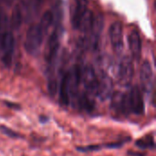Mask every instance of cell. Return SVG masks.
Here are the masks:
<instances>
[{
    "label": "cell",
    "instance_id": "obj_1",
    "mask_svg": "<svg viewBox=\"0 0 156 156\" xmlns=\"http://www.w3.org/2000/svg\"><path fill=\"white\" fill-rule=\"evenodd\" d=\"M54 22V14L51 11L45 12L39 22L32 25L26 35L24 48L30 55H37L44 40V37Z\"/></svg>",
    "mask_w": 156,
    "mask_h": 156
},
{
    "label": "cell",
    "instance_id": "obj_2",
    "mask_svg": "<svg viewBox=\"0 0 156 156\" xmlns=\"http://www.w3.org/2000/svg\"><path fill=\"white\" fill-rule=\"evenodd\" d=\"M61 35H62V27L60 25H57L55 29L51 32L50 36L47 40L44 58L48 67H52L56 60L60 47Z\"/></svg>",
    "mask_w": 156,
    "mask_h": 156
},
{
    "label": "cell",
    "instance_id": "obj_3",
    "mask_svg": "<svg viewBox=\"0 0 156 156\" xmlns=\"http://www.w3.org/2000/svg\"><path fill=\"white\" fill-rule=\"evenodd\" d=\"M126 100L129 113H133L138 116L144 115L145 112V103L143 94V90L138 85L131 88L126 92Z\"/></svg>",
    "mask_w": 156,
    "mask_h": 156
},
{
    "label": "cell",
    "instance_id": "obj_4",
    "mask_svg": "<svg viewBox=\"0 0 156 156\" xmlns=\"http://www.w3.org/2000/svg\"><path fill=\"white\" fill-rule=\"evenodd\" d=\"M83 84L85 89L84 91L91 96H97L98 86H99V77L92 66L87 65L81 69L80 75V84Z\"/></svg>",
    "mask_w": 156,
    "mask_h": 156
},
{
    "label": "cell",
    "instance_id": "obj_5",
    "mask_svg": "<svg viewBox=\"0 0 156 156\" xmlns=\"http://www.w3.org/2000/svg\"><path fill=\"white\" fill-rule=\"evenodd\" d=\"M140 80L141 90L147 95H150L154 91V70L151 63L148 60H144L140 69Z\"/></svg>",
    "mask_w": 156,
    "mask_h": 156
},
{
    "label": "cell",
    "instance_id": "obj_6",
    "mask_svg": "<svg viewBox=\"0 0 156 156\" xmlns=\"http://www.w3.org/2000/svg\"><path fill=\"white\" fill-rule=\"evenodd\" d=\"M133 73L134 69L133 60L129 57H124L121 60L118 69V80L121 85L125 87L129 86L133 79Z\"/></svg>",
    "mask_w": 156,
    "mask_h": 156
},
{
    "label": "cell",
    "instance_id": "obj_7",
    "mask_svg": "<svg viewBox=\"0 0 156 156\" xmlns=\"http://www.w3.org/2000/svg\"><path fill=\"white\" fill-rule=\"evenodd\" d=\"M109 35L112 48L116 53H121L123 49V32L122 26L119 21H116L111 25Z\"/></svg>",
    "mask_w": 156,
    "mask_h": 156
},
{
    "label": "cell",
    "instance_id": "obj_8",
    "mask_svg": "<svg viewBox=\"0 0 156 156\" xmlns=\"http://www.w3.org/2000/svg\"><path fill=\"white\" fill-rule=\"evenodd\" d=\"M89 10L87 0H75L71 7V23L74 29H77L79 22Z\"/></svg>",
    "mask_w": 156,
    "mask_h": 156
},
{
    "label": "cell",
    "instance_id": "obj_9",
    "mask_svg": "<svg viewBox=\"0 0 156 156\" xmlns=\"http://www.w3.org/2000/svg\"><path fill=\"white\" fill-rule=\"evenodd\" d=\"M76 101V106L80 110L87 112H92L95 109V100L93 96L86 91L79 92L72 102Z\"/></svg>",
    "mask_w": 156,
    "mask_h": 156
},
{
    "label": "cell",
    "instance_id": "obj_10",
    "mask_svg": "<svg viewBox=\"0 0 156 156\" xmlns=\"http://www.w3.org/2000/svg\"><path fill=\"white\" fill-rule=\"evenodd\" d=\"M128 42L133 58L136 60H139L142 56V39L140 33L136 29H133L130 33Z\"/></svg>",
    "mask_w": 156,
    "mask_h": 156
},
{
    "label": "cell",
    "instance_id": "obj_11",
    "mask_svg": "<svg viewBox=\"0 0 156 156\" xmlns=\"http://www.w3.org/2000/svg\"><path fill=\"white\" fill-rule=\"evenodd\" d=\"M112 81L108 76H102L99 78V86H98V92L97 97L100 98L101 101L107 100L112 95Z\"/></svg>",
    "mask_w": 156,
    "mask_h": 156
},
{
    "label": "cell",
    "instance_id": "obj_12",
    "mask_svg": "<svg viewBox=\"0 0 156 156\" xmlns=\"http://www.w3.org/2000/svg\"><path fill=\"white\" fill-rule=\"evenodd\" d=\"M58 102L63 107H68L70 104V97H69V89L67 73L65 72L61 78L59 88H58Z\"/></svg>",
    "mask_w": 156,
    "mask_h": 156
},
{
    "label": "cell",
    "instance_id": "obj_13",
    "mask_svg": "<svg viewBox=\"0 0 156 156\" xmlns=\"http://www.w3.org/2000/svg\"><path fill=\"white\" fill-rule=\"evenodd\" d=\"M135 146L141 150H154L155 148L154 137L153 134H146L135 142Z\"/></svg>",
    "mask_w": 156,
    "mask_h": 156
},
{
    "label": "cell",
    "instance_id": "obj_14",
    "mask_svg": "<svg viewBox=\"0 0 156 156\" xmlns=\"http://www.w3.org/2000/svg\"><path fill=\"white\" fill-rule=\"evenodd\" d=\"M42 1L43 0H27L24 6L27 9V13L29 15L31 13L36 14L39 10V8L41 6Z\"/></svg>",
    "mask_w": 156,
    "mask_h": 156
},
{
    "label": "cell",
    "instance_id": "obj_15",
    "mask_svg": "<svg viewBox=\"0 0 156 156\" xmlns=\"http://www.w3.org/2000/svg\"><path fill=\"white\" fill-rule=\"evenodd\" d=\"M0 132L4 135L9 137L11 139H21V138H23V135H21L20 133L15 132L14 130L6 127L5 125H0Z\"/></svg>",
    "mask_w": 156,
    "mask_h": 156
},
{
    "label": "cell",
    "instance_id": "obj_16",
    "mask_svg": "<svg viewBox=\"0 0 156 156\" xmlns=\"http://www.w3.org/2000/svg\"><path fill=\"white\" fill-rule=\"evenodd\" d=\"M15 0H0V14H5V11L11 6Z\"/></svg>",
    "mask_w": 156,
    "mask_h": 156
},
{
    "label": "cell",
    "instance_id": "obj_17",
    "mask_svg": "<svg viewBox=\"0 0 156 156\" xmlns=\"http://www.w3.org/2000/svg\"><path fill=\"white\" fill-rule=\"evenodd\" d=\"M4 103L5 104L6 107L10 108L12 110H16H16H20L21 109L20 104H18V103H15V102H12V101H5Z\"/></svg>",
    "mask_w": 156,
    "mask_h": 156
},
{
    "label": "cell",
    "instance_id": "obj_18",
    "mask_svg": "<svg viewBox=\"0 0 156 156\" xmlns=\"http://www.w3.org/2000/svg\"><path fill=\"white\" fill-rule=\"evenodd\" d=\"M48 117L47 116V115H44V114H41V115H39V117H38V121H39V122L40 123H47L48 122Z\"/></svg>",
    "mask_w": 156,
    "mask_h": 156
}]
</instances>
